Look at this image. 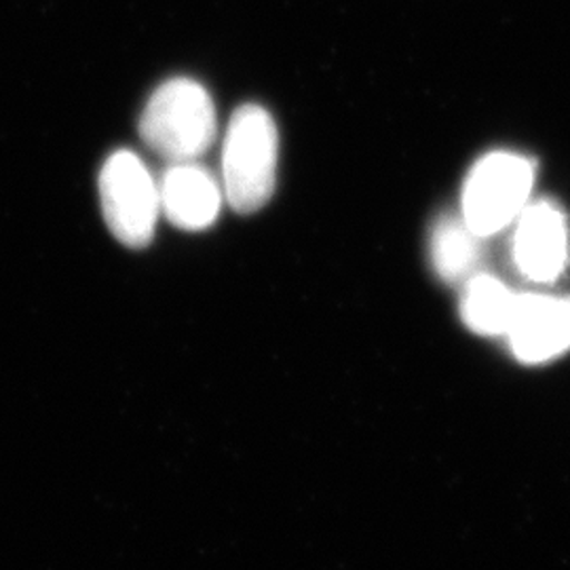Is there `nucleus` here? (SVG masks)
Wrapping results in <instances>:
<instances>
[{"label": "nucleus", "mask_w": 570, "mask_h": 570, "mask_svg": "<svg viewBox=\"0 0 570 570\" xmlns=\"http://www.w3.org/2000/svg\"><path fill=\"white\" fill-rule=\"evenodd\" d=\"M279 134L271 112L258 104L239 106L226 127L223 146V188L239 214L265 207L277 183Z\"/></svg>", "instance_id": "obj_1"}, {"label": "nucleus", "mask_w": 570, "mask_h": 570, "mask_svg": "<svg viewBox=\"0 0 570 570\" xmlns=\"http://www.w3.org/2000/svg\"><path fill=\"white\" fill-rule=\"evenodd\" d=\"M216 108L202 82L165 81L144 108L140 136L169 164L199 161L216 138Z\"/></svg>", "instance_id": "obj_2"}, {"label": "nucleus", "mask_w": 570, "mask_h": 570, "mask_svg": "<svg viewBox=\"0 0 570 570\" xmlns=\"http://www.w3.org/2000/svg\"><path fill=\"white\" fill-rule=\"evenodd\" d=\"M100 202L110 233L127 247L153 242L161 216L159 180L131 150L112 153L100 171Z\"/></svg>", "instance_id": "obj_3"}, {"label": "nucleus", "mask_w": 570, "mask_h": 570, "mask_svg": "<svg viewBox=\"0 0 570 570\" xmlns=\"http://www.w3.org/2000/svg\"><path fill=\"white\" fill-rule=\"evenodd\" d=\"M532 180L534 169L520 155L492 153L484 157L465 184V223L480 237L505 228L524 209Z\"/></svg>", "instance_id": "obj_4"}, {"label": "nucleus", "mask_w": 570, "mask_h": 570, "mask_svg": "<svg viewBox=\"0 0 570 570\" xmlns=\"http://www.w3.org/2000/svg\"><path fill=\"white\" fill-rule=\"evenodd\" d=\"M161 214L183 230H205L220 216L225 188L199 161L169 164L159 178Z\"/></svg>", "instance_id": "obj_5"}, {"label": "nucleus", "mask_w": 570, "mask_h": 570, "mask_svg": "<svg viewBox=\"0 0 570 570\" xmlns=\"http://www.w3.org/2000/svg\"><path fill=\"white\" fill-rule=\"evenodd\" d=\"M511 346L524 362H546L570 346V296H518L510 330Z\"/></svg>", "instance_id": "obj_6"}, {"label": "nucleus", "mask_w": 570, "mask_h": 570, "mask_svg": "<svg viewBox=\"0 0 570 570\" xmlns=\"http://www.w3.org/2000/svg\"><path fill=\"white\" fill-rule=\"evenodd\" d=\"M515 263L534 282L556 279L569 258V230L562 212L539 202L524 209L515 233Z\"/></svg>", "instance_id": "obj_7"}, {"label": "nucleus", "mask_w": 570, "mask_h": 570, "mask_svg": "<svg viewBox=\"0 0 570 570\" xmlns=\"http://www.w3.org/2000/svg\"><path fill=\"white\" fill-rule=\"evenodd\" d=\"M518 294L494 277H478L468 287L463 301V317L468 326L480 334H503L513 320Z\"/></svg>", "instance_id": "obj_8"}, {"label": "nucleus", "mask_w": 570, "mask_h": 570, "mask_svg": "<svg viewBox=\"0 0 570 570\" xmlns=\"http://www.w3.org/2000/svg\"><path fill=\"white\" fill-rule=\"evenodd\" d=\"M480 235L463 220H444L433 233V265L446 279H459L468 275L469 268L478 258V239Z\"/></svg>", "instance_id": "obj_9"}]
</instances>
